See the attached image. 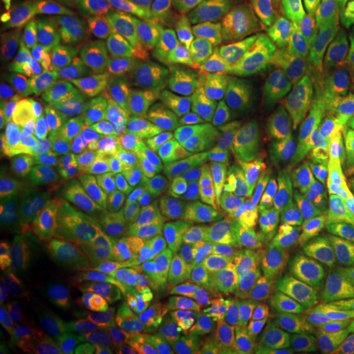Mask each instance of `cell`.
Listing matches in <instances>:
<instances>
[{
  "label": "cell",
  "mask_w": 354,
  "mask_h": 354,
  "mask_svg": "<svg viewBox=\"0 0 354 354\" xmlns=\"http://www.w3.org/2000/svg\"><path fill=\"white\" fill-rule=\"evenodd\" d=\"M153 57L174 77L181 120L193 132L236 130L260 106L256 69L221 46H171Z\"/></svg>",
  "instance_id": "1"
},
{
  "label": "cell",
  "mask_w": 354,
  "mask_h": 354,
  "mask_svg": "<svg viewBox=\"0 0 354 354\" xmlns=\"http://www.w3.org/2000/svg\"><path fill=\"white\" fill-rule=\"evenodd\" d=\"M241 176L281 221L315 215L325 185L319 132L305 120L279 122L254 136L241 153Z\"/></svg>",
  "instance_id": "2"
},
{
  "label": "cell",
  "mask_w": 354,
  "mask_h": 354,
  "mask_svg": "<svg viewBox=\"0 0 354 354\" xmlns=\"http://www.w3.org/2000/svg\"><path fill=\"white\" fill-rule=\"evenodd\" d=\"M330 239V228L313 216L218 239L209 244L256 288L281 291L315 272Z\"/></svg>",
  "instance_id": "3"
},
{
  "label": "cell",
  "mask_w": 354,
  "mask_h": 354,
  "mask_svg": "<svg viewBox=\"0 0 354 354\" xmlns=\"http://www.w3.org/2000/svg\"><path fill=\"white\" fill-rule=\"evenodd\" d=\"M113 127L150 158L177 134L181 109L164 65L142 53H122L113 64Z\"/></svg>",
  "instance_id": "4"
},
{
  "label": "cell",
  "mask_w": 354,
  "mask_h": 354,
  "mask_svg": "<svg viewBox=\"0 0 354 354\" xmlns=\"http://www.w3.org/2000/svg\"><path fill=\"white\" fill-rule=\"evenodd\" d=\"M218 254L209 242H171L128 278V297L152 315L195 304L239 278Z\"/></svg>",
  "instance_id": "5"
},
{
  "label": "cell",
  "mask_w": 354,
  "mask_h": 354,
  "mask_svg": "<svg viewBox=\"0 0 354 354\" xmlns=\"http://www.w3.org/2000/svg\"><path fill=\"white\" fill-rule=\"evenodd\" d=\"M109 41L99 0L65 6L30 34L32 53L12 71L14 85H59L97 59Z\"/></svg>",
  "instance_id": "6"
},
{
  "label": "cell",
  "mask_w": 354,
  "mask_h": 354,
  "mask_svg": "<svg viewBox=\"0 0 354 354\" xmlns=\"http://www.w3.org/2000/svg\"><path fill=\"white\" fill-rule=\"evenodd\" d=\"M62 87L50 85L4 102L2 185L20 189L46 171L62 130Z\"/></svg>",
  "instance_id": "7"
},
{
  "label": "cell",
  "mask_w": 354,
  "mask_h": 354,
  "mask_svg": "<svg viewBox=\"0 0 354 354\" xmlns=\"http://www.w3.org/2000/svg\"><path fill=\"white\" fill-rule=\"evenodd\" d=\"M262 307L258 293L236 278L195 304L153 317L171 330L191 354H215L248 341Z\"/></svg>",
  "instance_id": "8"
},
{
  "label": "cell",
  "mask_w": 354,
  "mask_h": 354,
  "mask_svg": "<svg viewBox=\"0 0 354 354\" xmlns=\"http://www.w3.org/2000/svg\"><path fill=\"white\" fill-rule=\"evenodd\" d=\"M153 179L165 215L207 197L228 169L234 150L207 136L179 134L156 150Z\"/></svg>",
  "instance_id": "9"
},
{
  "label": "cell",
  "mask_w": 354,
  "mask_h": 354,
  "mask_svg": "<svg viewBox=\"0 0 354 354\" xmlns=\"http://www.w3.org/2000/svg\"><path fill=\"white\" fill-rule=\"evenodd\" d=\"M276 211L258 197L241 171L227 169L216 187L199 201L169 213L177 236L213 242L250 232L272 223Z\"/></svg>",
  "instance_id": "10"
},
{
  "label": "cell",
  "mask_w": 354,
  "mask_h": 354,
  "mask_svg": "<svg viewBox=\"0 0 354 354\" xmlns=\"http://www.w3.org/2000/svg\"><path fill=\"white\" fill-rule=\"evenodd\" d=\"M228 18L242 39L264 48L317 46L339 30L323 0H241Z\"/></svg>",
  "instance_id": "11"
},
{
  "label": "cell",
  "mask_w": 354,
  "mask_h": 354,
  "mask_svg": "<svg viewBox=\"0 0 354 354\" xmlns=\"http://www.w3.org/2000/svg\"><path fill=\"white\" fill-rule=\"evenodd\" d=\"M262 71L272 97L304 118L323 116L342 95L317 46L270 48L262 55Z\"/></svg>",
  "instance_id": "12"
},
{
  "label": "cell",
  "mask_w": 354,
  "mask_h": 354,
  "mask_svg": "<svg viewBox=\"0 0 354 354\" xmlns=\"http://www.w3.org/2000/svg\"><path fill=\"white\" fill-rule=\"evenodd\" d=\"M109 41L223 46V38L165 0H99Z\"/></svg>",
  "instance_id": "13"
},
{
  "label": "cell",
  "mask_w": 354,
  "mask_h": 354,
  "mask_svg": "<svg viewBox=\"0 0 354 354\" xmlns=\"http://www.w3.org/2000/svg\"><path fill=\"white\" fill-rule=\"evenodd\" d=\"M176 236L169 215H144L134 211L118 225L91 232L88 252L99 279L109 286H118L132 278Z\"/></svg>",
  "instance_id": "14"
},
{
  "label": "cell",
  "mask_w": 354,
  "mask_h": 354,
  "mask_svg": "<svg viewBox=\"0 0 354 354\" xmlns=\"http://www.w3.org/2000/svg\"><path fill=\"white\" fill-rule=\"evenodd\" d=\"M8 232L64 290H85L99 279L88 252V236L73 225L39 216L14 223Z\"/></svg>",
  "instance_id": "15"
},
{
  "label": "cell",
  "mask_w": 354,
  "mask_h": 354,
  "mask_svg": "<svg viewBox=\"0 0 354 354\" xmlns=\"http://www.w3.org/2000/svg\"><path fill=\"white\" fill-rule=\"evenodd\" d=\"M323 301L307 286L266 304L246 341L250 354H313Z\"/></svg>",
  "instance_id": "16"
},
{
  "label": "cell",
  "mask_w": 354,
  "mask_h": 354,
  "mask_svg": "<svg viewBox=\"0 0 354 354\" xmlns=\"http://www.w3.org/2000/svg\"><path fill=\"white\" fill-rule=\"evenodd\" d=\"M97 176L93 153L79 140L67 111L62 116L57 148L39 183L26 195V207L34 215L69 223V195L75 187L88 185Z\"/></svg>",
  "instance_id": "17"
},
{
  "label": "cell",
  "mask_w": 354,
  "mask_h": 354,
  "mask_svg": "<svg viewBox=\"0 0 354 354\" xmlns=\"http://www.w3.org/2000/svg\"><path fill=\"white\" fill-rule=\"evenodd\" d=\"M67 114L87 148L113 130V65L95 59L75 77Z\"/></svg>",
  "instance_id": "18"
},
{
  "label": "cell",
  "mask_w": 354,
  "mask_h": 354,
  "mask_svg": "<svg viewBox=\"0 0 354 354\" xmlns=\"http://www.w3.org/2000/svg\"><path fill=\"white\" fill-rule=\"evenodd\" d=\"M36 354H104L91 297H65L53 307Z\"/></svg>",
  "instance_id": "19"
},
{
  "label": "cell",
  "mask_w": 354,
  "mask_h": 354,
  "mask_svg": "<svg viewBox=\"0 0 354 354\" xmlns=\"http://www.w3.org/2000/svg\"><path fill=\"white\" fill-rule=\"evenodd\" d=\"M53 279L41 266L16 250L4 246L0 256V290H2V315H10L20 305L30 301L39 291L50 288Z\"/></svg>",
  "instance_id": "20"
},
{
  "label": "cell",
  "mask_w": 354,
  "mask_h": 354,
  "mask_svg": "<svg viewBox=\"0 0 354 354\" xmlns=\"http://www.w3.org/2000/svg\"><path fill=\"white\" fill-rule=\"evenodd\" d=\"M313 291H329L354 311V232L330 239L321 264L305 281Z\"/></svg>",
  "instance_id": "21"
},
{
  "label": "cell",
  "mask_w": 354,
  "mask_h": 354,
  "mask_svg": "<svg viewBox=\"0 0 354 354\" xmlns=\"http://www.w3.org/2000/svg\"><path fill=\"white\" fill-rule=\"evenodd\" d=\"M64 288L59 283H51L50 288L39 291L30 301L20 305L10 315H2V325L10 329L16 354L38 353L41 335L50 323L53 307L62 301Z\"/></svg>",
  "instance_id": "22"
},
{
  "label": "cell",
  "mask_w": 354,
  "mask_h": 354,
  "mask_svg": "<svg viewBox=\"0 0 354 354\" xmlns=\"http://www.w3.org/2000/svg\"><path fill=\"white\" fill-rule=\"evenodd\" d=\"M323 153L339 171L354 174V99L341 95L319 122Z\"/></svg>",
  "instance_id": "23"
},
{
  "label": "cell",
  "mask_w": 354,
  "mask_h": 354,
  "mask_svg": "<svg viewBox=\"0 0 354 354\" xmlns=\"http://www.w3.org/2000/svg\"><path fill=\"white\" fill-rule=\"evenodd\" d=\"M323 301V319L313 354H354V311L329 291H315Z\"/></svg>",
  "instance_id": "24"
},
{
  "label": "cell",
  "mask_w": 354,
  "mask_h": 354,
  "mask_svg": "<svg viewBox=\"0 0 354 354\" xmlns=\"http://www.w3.org/2000/svg\"><path fill=\"white\" fill-rule=\"evenodd\" d=\"M315 216L330 228V232H354V174L339 169L327 174Z\"/></svg>",
  "instance_id": "25"
},
{
  "label": "cell",
  "mask_w": 354,
  "mask_h": 354,
  "mask_svg": "<svg viewBox=\"0 0 354 354\" xmlns=\"http://www.w3.org/2000/svg\"><path fill=\"white\" fill-rule=\"evenodd\" d=\"M138 156L142 153H140L136 142H132L128 136L120 134L114 128L93 146V160H95L97 174L113 181L120 189L124 187L128 171Z\"/></svg>",
  "instance_id": "26"
},
{
  "label": "cell",
  "mask_w": 354,
  "mask_h": 354,
  "mask_svg": "<svg viewBox=\"0 0 354 354\" xmlns=\"http://www.w3.org/2000/svg\"><path fill=\"white\" fill-rule=\"evenodd\" d=\"M342 95L354 99V30H337L317 44Z\"/></svg>",
  "instance_id": "27"
},
{
  "label": "cell",
  "mask_w": 354,
  "mask_h": 354,
  "mask_svg": "<svg viewBox=\"0 0 354 354\" xmlns=\"http://www.w3.org/2000/svg\"><path fill=\"white\" fill-rule=\"evenodd\" d=\"M124 195L130 205L144 215H165L162 201L156 193L153 165L148 164V158L138 156L128 171L124 181Z\"/></svg>",
  "instance_id": "28"
},
{
  "label": "cell",
  "mask_w": 354,
  "mask_h": 354,
  "mask_svg": "<svg viewBox=\"0 0 354 354\" xmlns=\"http://www.w3.org/2000/svg\"><path fill=\"white\" fill-rule=\"evenodd\" d=\"M88 191H91L97 216H99V230L127 221L128 216L136 211L127 199L124 191L118 185H114L113 181H109L106 177H102L101 174H97L91 179Z\"/></svg>",
  "instance_id": "29"
},
{
  "label": "cell",
  "mask_w": 354,
  "mask_h": 354,
  "mask_svg": "<svg viewBox=\"0 0 354 354\" xmlns=\"http://www.w3.org/2000/svg\"><path fill=\"white\" fill-rule=\"evenodd\" d=\"M134 341L138 354H191L187 346L150 313L136 319Z\"/></svg>",
  "instance_id": "30"
},
{
  "label": "cell",
  "mask_w": 354,
  "mask_h": 354,
  "mask_svg": "<svg viewBox=\"0 0 354 354\" xmlns=\"http://www.w3.org/2000/svg\"><path fill=\"white\" fill-rule=\"evenodd\" d=\"M99 315V329H101L102 348L104 354H118L128 344V321L124 313L116 305L104 301L101 297L88 295Z\"/></svg>",
  "instance_id": "31"
},
{
  "label": "cell",
  "mask_w": 354,
  "mask_h": 354,
  "mask_svg": "<svg viewBox=\"0 0 354 354\" xmlns=\"http://www.w3.org/2000/svg\"><path fill=\"white\" fill-rule=\"evenodd\" d=\"M165 2L193 18L221 20V18H228L232 8L241 0H165Z\"/></svg>",
  "instance_id": "32"
},
{
  "label": "cell",
  "mask_w": 354,
  "mask_h": 354,
  "mask_svg": "<svg viewBox=\"0 0 354 354\" xmlns=\"http://www.w3.org/2000/svg\"><path fill=\"white\" fill-rule=\"evenodd\" d=\"M30 53H32L30 36L16 38L4 46V50H2V62L8 65L10 69H18L20 65H24L30 59Z\"/></svg>",
  "instance_id": "33"
},
{
  "label": "cell",
  "mask_w": 354,
  "mask_h": 354,
  "mask_svg": "<svg viewBox=\"0 0 354 354\" xmlns=\"http://www.w3.org/2000/svg\"><path fill=\"white\" fill-rule=\"evenodd\" d=\"M339 24L354 30V0H323Z\"/></svg>",
  "instance_id": "34"
},
{
  "label": "cell",
  "mask_w": 354,
  "mask_h": 354,
  "mask_svg": "<svg viewBox=\"0 0 354 354\" xmlns=\"http://www.w3.org/2000/svg\"><path fill=\"white\" fill-rule=\"evenodd\" d=\"M10 8H12L14 18L20 28H26L30 24V16H32V0H8Z\"/></svg>",
  "instance_id": "35"
},
{
  "label": "cell",
  "mask_w": 354,
  "mask_h": 354,
  "mask_svg": "<svg viewBox=\"0 0 354 354\" xmlns=\"http://www.w3.org/2000/svg\"><path fill=\"white\" fill-rule=\"evenodd\" d=\"M0 354H16L12 335H10V329L6 325H2V329H0Z\"/></svg>",
  "instance_id": "36"
},
{
  "label": "cell",
  "mask_w": 354,
  "mask_h": 354,
  "mask_svg": "<svg viewBox=\"0 0 354 354\" xmlns=\"http://www.w3.org/2000/svg\"><path fill=\"white\" fill-rule=\"evenodd\" d=\"M215 354H250V348L244 344V346H232V348H227V351H221V353Z\"/></svg>",
  "instance_id": "37"
},
{
  "label": "cell",
  "mask_w": 354,
  "mask_h": 354,
  "mask_svg": "<svg viewBox=\"0 0 354 354\" xmlns=\"http://www.w3.org/2000/svg\"><path fill=\"white\" fill-rule=\"evenodd\" d=\"M118 354H138V348H136L134 344H128L127 348H124V351H120Z\"/></svg>",
  "instance_id": "38"
}]
</instances>
